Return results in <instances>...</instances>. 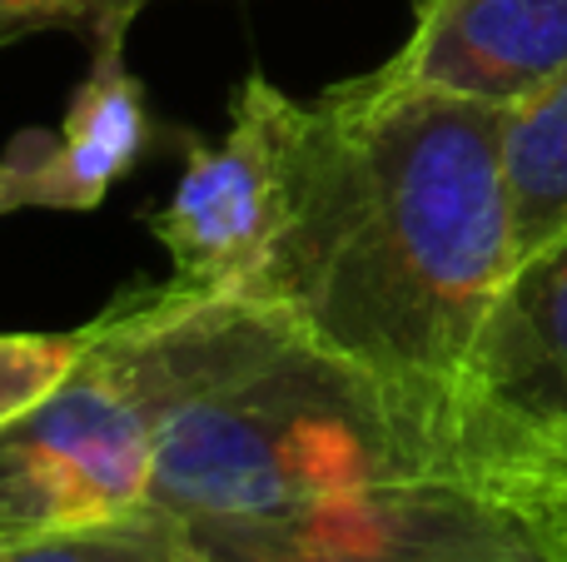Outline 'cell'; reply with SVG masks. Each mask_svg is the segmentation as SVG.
Segmentation results:
<instances>
[{
  "mask_svg": "<svg viewBox=\"0 0 567 562\" xmlns=\"http://www.w3.org/2000/svg\"><path fill=\"white\" fill-rule=\"evenodd\" d=\"M513 274L503 110L359 75L293 115L255 304L369 374L439 458L449 388Z\"/></svg>",
  "mask_w": 567,
  "mask_h": 562,
  "instance_id": "cell-1",
  "label": "cell"
},
{
  "mask_svg": "<svg viewBox=\"0 0 567 562\" xmlns=\"http://www.w3.org/2000/svg\"><path fill=\"white\" fill-rule=\"evenodd\" d=\"M439 473L433 444L369 374L284 319L159 428L150 508L189 548L265 562L309 513L363 488Z\"/></svg>",
  "mask_w": 567,
  "mask_h": 562,
  "instance_id": "cell-2",
  "label": "cell"
},
{
  "mask_svg": "<svg viewBox=\"0 0 567 562\" xmlns=\"http://www.w3.org/2000/svg\"><path fill=\"white\" fill-rule=\"evenodd\" d=\"M284 324L255 299L130 294L85 324V348L45 398L0 424V538L145 513L159 428L185 398Z\"/></svg>",
  "mask_w": 567,
  "mask_h": 562,
  "instance_id": "cell-3",
  "label": "cell"
},
{
  "mask_svg": "<svg viewBox=\"0 0 567 562\" xmlns=\"http://www.w3.org/2000/svg\"><path fill=\"white\" fill-rule=\"evenodd\" d=\"M439 473L567 513V235L503 279L443 404Z\"/></svg>",
  "mask_w": 567,
  "mask_h": 562,
  "instance_id": "cell-4",
  "label": "cell"
},
{
  "mask_svg": "<svg viewBox=\"0 0 567 562\" xmlns=\"http://www.w3.org/2000/svg\"><path fill=\"white\" fill-rule=\"evenodd\" d=\"M299 100L249 70L225 139H195L169 205L150 219L169 249V289L255 299L289 219V155Z\"/></svg>",
  "mask_w": 567,
  "mask_h": 562,
  "instance_id": "cell-5",
  "label": "cell"
},
{
  "mask_svg": "<svg viewBox=\"0 0 567 562\" xmlns=\"http://www.w3.org/2000/svg\"><path fill=\"white\" fill-rule=\"evenodd\" d=\"M265 562H567V513L423 473L309 513Z\"/></svg>",
  "mask_w": 567,
  "mask_h": 562,
  "instance_id": "cell-6",
  "label": "cell"
},
{
  "mask_svg": "<svg viewBox=\"0 0 567 562\" xmlns=\"http://www.w3.org/2000/svg\"><path fill=\"white\" fill-rule=\"evenodd\" d=\"M563 70L567 0H419L403 50L373 75L508 110Z\"/></svg>",
  "mask_w": 567,
  "mask_h": 562,
  "instance_id": "cell-7",
  "label": "cell"
},
{
  "mask_svg": "<svg viewBox=\"0 0 567 562\" xmlns=\"http://www.w3.org/2000/svg\"><path fill=\"white\" fill-rule=\"evenodd\" d=\"M125 35L110 30L95 40L60 135H40V209H95L150 149V105L125 65Z\"/></svg>",
  "mask_w": 567,
  "mask_h": 562,
  "instance_id": "cell-8",
  "label": "cell"
},
{
  "mask_svg": "<svg viewBox=\"0 0 567 562\" xmlns=\"http://www.w3.org/2000/svg\"><path fill=\"white\" fill-rule=\"evenodd\" d=\"M513 269L567 235V70L503 110Z\"/></svg>",
  "mask_w": 567,
  "mask_h": 562,
  "instance_id": "cell-9",
  "label": "cell"
},
{
  "mask_svg": "<svg viewBox=\"0 0 567 562\" xmlns=\"http://www.w3.org/2000/svg\"><path fill=\"white\" fill-rule=\"evenodd\" d=\"M189 558H195V548H189L185 528L169 523L155 508L95 528L0 538V562H189Z\"/></svg>",
  "mask_w": 567,
  "mask_h": 562,
  "instance_id": "cell-10",
  "label": "cell"
},
{
  "mask_svg": "<svg viewBox=\"0 0 567 562\" xmlns=\"http://www.w3.org/2000/svg\"><path fill=\"white\" fill-rule=\"evenodd\" d=\"M85 348V329L75 334H0V424L45 398Z\"/></svg>",
  "mask_w": 567,
  "mask_h": 562,
  "instance_id": "cell-11",
  "label": "cell"
},
{
  "mask_svg": "<svg viewBox=\"0 0 567 562\" xmlns=\"http://www.w3.org/2000/svg\"><path fill=\"white\" fill-rule=\"evenodd\" d=\"M145 0H0V50L40 30H80L100 40L110 30H130Z\"/></svg>",
  "mask_w": 567,
  "mask_h": 562,
  "instance_id": "cell-12",
  "label": "cell"
},
{
  "mask_svg": "<svg viewBox=\"0 0 567 562\" xmlns=\"http://www.w3.org/2000/svg\"><path fill=\"white\" fill-rule=\"evenodd\" d=\"M16 209H40V135H20L0 155V219Z\"/></svg>",
  "mask_w": 567,
  "mask_h": 562,
  "instance_id": "cell-13",
  "label": "cell"
},
{
  "mask_svg": "<svg viewBox=\"0 0 567 562\" xmlns=\"http://www.w3.org/2000/svg\"><path fill=\"white\" fill-rule=\"evenodd\" d=\"M189 562H225V558H205V553H195V558H189Z\"/></svg>",
  "mask_w": 567,
  "mask_h": 562,
  "instance_id": "cell-14",
  "label": "cell"
}]
</instances>
